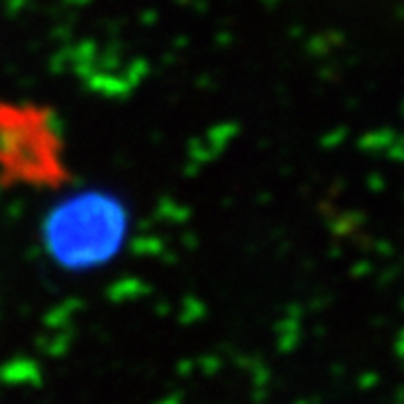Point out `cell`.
Segmentation results:
<instances>
[{
  "instance_id": "1",
  "label": "cell",
  "mask_w": 404,
  "mask_h": 404,
  "mask_svg": "<svg viewBox=\"0 0 404 404\" xmlns=\"http://www.w3.org/2000/svg\"><path fill=\"white\" fill-rule=\"evenodd\" d=\"M124 205L106 193H81L52 209L43 225V242L56 265L66 270L101 268L126 240Z\"/></svg>"
},
{
  "instance_id": "2",
  "label": "cell",
  "mask_w": 404,
  "mask_h": 404,
  "mask_svg": "<svg viewBox=\"0 0 404 404\" xmlns=\"http://www.w3.org/2000/svg\"><path fill=\"white\" fill-rule=\"evenodd\" d=\"M0 173L25 184L61 175V140L45 110L0 103Z\"/></svg>"
}]
</instances>
